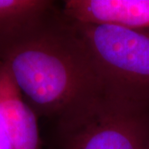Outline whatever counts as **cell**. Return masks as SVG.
Instances as JSON below:
<instances>
[{
  "label": "cell",
  "instance_id": "obj_1",
  "mask_svg": "<svg viewBox=\"0 0 149 149\" xmlns=\"http://www.w3.org/2000/svg\"><path fill=\"white\" fill-rule=\"evenodd\" d=\"M0 61L38 118L56 121L106 91L85 42L62 13L7 49Z\"/></svg>",
  "mask_w": 149,
  "mask_h": 149
},
{
  "label": "cell",
  "instance_id": "obj_2",
  "mask_svg": "<svg viewBox=\"0 0 149 149\" xmlns=\"http://www.w3.org/2000/svg\"><path fill=\"white\" fill-rule=\"evenodd\" d=\"M56 123L55 149H148V105L107 91Z\"/></svg>",
  "mask_w": 149,
  "mask_h": 149
},
{
  "label": "cell",
  "instance_id": "obj_3",
  "mask_svg": "<svg viewBox=\"0 0 149 149\" xmlns=\"http://www.w3.org/2000/svg\"><path fill=\"white\" fill-rule=\"evenodd\" d=\"M71 22L105 90L149 106V27Z\"/></svg>",
  "mask_w": 149,
  "mask_h": 149
},
{
  "label": "cell",
  "instance_id": "obj_4",
  "mask_svg": "<svg viewBox=\"0 0 149 149\" xmlns=\"http://www.w3.org/2000/svg\"><path fill=\"white\" fill-rule=\"evenodd\" d=\"M61 13L51 0H0V55Z\"/></svg>",
  "mask_w": 149,
  "mask_h": 149
},
{
  "label": "cell",
  "instance_id": "obj_5",
  "mask_svg": "<svg viewBox=\"0 0 149 149\" xmlns=\"http://www.w3.org/2000/svg\"><path fill=\"white\" fill-rule=\"evenodd\" d=\"M0 100L4 108L13 149H41L38 117L23 100L0 61Z\"/></svg>",
  "mask_w": 149,
  "mask_h": 149
},
{
  "label": "cell",
  "instance_id": "obj_6",
  "mask_svg": "<svg viewBox=\"0 0 149 149\" xmlns=\"http://www.w3.org/2000/svg\"><path fill=\"white\" fill-rule=\"evenodd\" d=\"M0 149H13L4 108L0 100Z\"/></svg>",
  "mask_w": 149,
  "mask_h": 149
},
{
  "label": "cell",
  "instance_id": "obj_7",
  "mask_svg": "<svg viewBox=\"0 0 149 149\" xmlns=\"http://www.w3.org/2000/svg\"><path fill=\"white\" fill-rule=\"evenodd\" d=\"M148 149H149V140H148Z\"/></svg>",
  "mask_w": 149,
  "mask_h": 149
}]
</instances>
